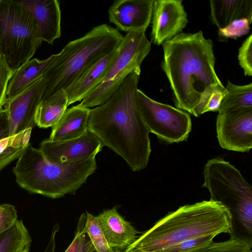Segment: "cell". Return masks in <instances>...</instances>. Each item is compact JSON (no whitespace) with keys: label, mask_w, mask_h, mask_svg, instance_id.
I'll return each mask as SVG.
<instances>
[{"label":"cell","mask_w":252,"mask_h":252,"mask_svg":"<svg viewBox=\"0 0 252 252\" xmlns=\"http://www.w3.org/2000/svg\"><path fill=\"white\" fill-rule=\"evenodd\" d=\"M151 50V42L145 32H131L123 36L117 56L104 77L77 105L90 108L103 104L131 72L141 69Z\"/></svg>","instance_id":"obj_8"},{"label":"cell","mask_w":252,"mask_h":252,"mask_svg":"<svg viewBox=\"0 0 252 252\" xmlns=\"http://www.w3.org/2000/svg\"><path fill=\"white\" fill-rule=\"evenodd\" d=\"M103 145L93 133L88 131L77 138L42 141L39 149L50 161L57 163L76 162L94 158L101 151Z\"/></svg>","instance_id":"obj_12"},{"label":"cell","mask_w":252,"mask_h":252,"mask_svg":"<svg viewBox=\"0 0 252 252\" xmlns=\"http://www.w3.org/2000/svg\"><path fill=\"white\" fill-rule=\"evenodd\" d=\"M216 237L214 235L191 238L171 245L158 252H195L208 246Z\"/></svg>","instance_id":"obj_27"},{"label":"cell","mask_w":252,"mask_h":252,"mask_svg":"<svg viewBox=\"0 0 252 252\" xmlns=\"http://www.w3.org/2000/svg\"><path fill=\"white\" fill-rule=\"evenodd\" d=\"M35 21L17 0H0V54L14 73L42 42Z\"/></svg>","instance_id":"obj_6"},{"label":"cell","mask_w":252,"mask_h":252,"mask_svg":"<svg viewBox=\"0 0 252 252\" xmlns=\"http://www.w3.org/2000/svg\"><path fill=\"white\" fill-rule=\"evenodd\" d=\"M78 252H97L85 232L81 234L80 245Z\"/></svg>","instance_id":"obj_34"},{"label":"cell","mask_w":252,"mask_h":252,"mask_svg":"<svg viewBox=\"0 0 252 252\" xmlns=\"http://www.w3.org/2000/svg\"><path fill=\"white\" fill-rule=\"evenodd\" d=\"M252 22L244 18L235 20L218 32L219 36L224 39H236L248 34L250 30Z\"/></svg>","instance_id":"obj_28"},{"label":"cell","mask_w":252,"mask_h":252,"mask_svg":"<svg viewBox=\"0 0 252 252\" xmlns=\"http://www.w3.org/2000/svg\"><path fill=\"white\" fill-rule=\"evenodd\" d=\"M13 73L4 58L0 54V105L2 106L6 103L7 87Z\"/></svg>","instance_id":"obj_32"},{"label":"cell","mask_w":252,"mask_h":252,"mask_svg":"<svg viewBox=\"0 0 252 252\" xmlns=\"http://www.w3.org/2000/svg\"><path fill=\"white\" fill-rule=\"evenodd\" d=\"M17 220V210L14 205H0V234L10 229Z\"/></svg>","instance_id":"obj_30"},{"label":"cell","mask_w":252,"mask_h":252,"mask_svg":"<svg viewBox=\"0 0 252 252\" xmlns=\"http://www.w3.org/2000/svg\"><path fill=\"white\" fill-rule=\"evenodd\" d=\"M32 240L22 220L0 234V252H29Z\"/></svg>","instance_id":"obj_23"},{"label":"cell","mask_w":252,"mask_h":252,"mask_svg":"<svg viewBox=\"0 0 252 252\" xmlns=\"http://www.w3.org/2000/svg\"><path fill=\"white\" fill-rule=\"evenodd\" d=\"M216 131L222 148L249 152L252 148V108L218 113Z\"/></svg>","instance_id":"obj_10"},{"label":"cell","mask_w":252,"mask_h":252,"mask_svg":"<svg viewBox=\"0 0 252 252\" xmlns=\"http://www.w3.org/2000/svg\"><path fill=\"white\" fill-rule=\"evenodd\" d=\"M32 129L0 140V171L23 153L29 144Z\"/></svg>","instance_id":"obj_24"},{"label":"cell","mask_w":252,"mask_h":252,"mask_svg":"<svg viewBox=\"0 0 252 252\" xmlns=\"http://www.w3.org/2000/svg\"><path fill=\"white\" fill-rule=\"evenodd\" d=\"M226 93V90L223 85L214 89L206 99L203 113L208 112H218L220 104Z\"/></svg>","instance_id":"obj_31"},{"label":"cell","mask_w":252,"mask_h":252,"mask_svg":"<svg viewBox=\"0 0 252 252\" xmlns=\"http://www.w3.org/2000/svg\"><path fill=\"white\" fill-rule=\"evenodd\" d=\"M154 0H116L108 13L118 31L145 32L152 17Z\"/></svg>","instance_id":"obj_14"},{"label":"cell","mask_w":252,"mask_h":252,"mask_svg":"<svg viewBox=\"0 0 252 252\" xmlns=\"http://www.w3.org/2000/svg\"><path fill=\"white\" fill-rule=\"evenodd\" d=\"M9 135V121L6 112L0 114V140Z\"/></svg>","instance_id":"obj_35"},{"label":"cell","mask_w":252,"mask_h":252,"mask_svg":"<svg viewBox=\"0 0 252 252\" xmlns=\"http://www.w3.org/2000/svg\"><path fill=\"white\" fill-rule=\"evenodd\" d=\"M32 15L42 41L52 44L61 35V11L57 0H17Z\"/></svg>","instance_id":"obj_15"},{"label":"cell","mask_w":252,"mask_h":252,"mask_svg":"<svg viewBox=\"0 0 252 252\" xmlns=\"http://www.w3.org/2000/svg\"><path fill=\"white\" fill-rule=\"evenodd\" d=\"M46 85V80L42 76L24 92L6 101L4 108L9 121V136L35 126V114Z\"/></svg>","instance_id":"obj_11"},{"label":"cell","mask_w":252,"mask_h":252,"mask_svg":"<svg viewBox=\"0 0 252 252\" xmlns=\"http://www.w3.org/2000/svg\"><path fill=\"white\" fill-rule=\"evenodd\" d=\"M137 107L149 130L168 144L186 140L192 128L189 114L170 105L158 102L138 89Z\"/></svg>","instance_id":"obj_9"},{"label":"cell","mask_w":252,"mask_h":252,"mask_svg":"<svg viewBox=\"0 0 252 252\" xmlns=\"http://www.w3.org/2000/svg\"><path fill=\"white\" fill-rule=\"evenodd\" d=\"M123 37L116 28L103 24L68 42L43 75L46 85L42 100L65 90L91 66L118 48Z\"/></svg>","instance_id":"obj_5"},{"label":"cell","mask_w":252,"mask_h":252,"mask_svg":"<svg viewBox=\"0 0 252 252\" xmlns=\"http://www.w3.org/2000/svg\"><path fill=\"white\" fill-rule=\"evenodd\" d=\"M6 112V111L3 106L0 105V114H2Z\"/></svg>","instance_id":"obj_38"},{"label":"cell","mask_w":252,"mask_h":252,"mask_svg":"<svg viewBox=\"0 0 252 252\" xmlns=\"http://www.w3.org/2000/svg\"><path fill=\"white\" fill-rule=\"evenodd\" d=\"M85 231L97 252H112L96 216L86 212Z\"/></svg>","instance_id":"obj_25"},{"label":"cell","mask_w":252,"mask_h":252,"mask_svg":"<svg viewBox=\"0 0 252 252\" xmlns=\"http://www.w3.org/2000/svg\"><path fill=\"white\" fill-rule=\"evenodd\" d=\"M210 6L211 20L219 29L239 19L252 22V0H211Z\"/></svg>","instance_id":"obj_20"},{"label":"cell","mask_w":252,"mask_h":252,"mask_svg":"<svg viewBox=\"0 0 252 252\" xmlns=\"http://www.w3.org/2000/svg\"><path fill=\"white\" fill-rule=\"evenodd\" d=\"M118 206L96 216L109 246L120 251L126 249L136 239L137 231L118 212Z\"/></svg>","instance_id":"obj_16"},{"label":"cell","mask_w":252,"mask_h":252,"mask_svg":"<svg viewBox=\"0 0 252 252\" xmlns=\"http://www.w3.org/2000/svg\"><path fill=\"white\" fill-rule=\"evenodd\" d=\"M141 69L131 72L103 104L91 109L88 130L121 157L133 171L146 168L151 153L149 131L137 109Z\"/></svg>","instance_id":"obj_2"},{"label":"cell","mask_w":252,"mask_h":252,"mask_svg":"<svg viewBox=\"0 0 252 252\" xmlns=\"http://www.w3.org/2000/svg\"><path fill=\"white\" fill-rule=\"evenodd\" d=\"M124 252H144L141 251H140L136 248H135L128 247L125 250Z\"/></svg>","instance_id":"obj_37"},{"label":"cell","mask_w":252,"mask_h":252,"mask_svg":"<svg viewBox=\"0 0 252 252\" xmlns=\"http://www.w3.org/2000/svg\"><path fill=\"white\" fill-rule=\"evenodd\" d=\"M238 59L245 76L252 75V34L248 36L239 49Z\"/></svg>","instance_id":"obj_29"},{"label":"cell","mask_w":252,"mask_h":252,"mask_svg":"<svg viewBox=\"0 0 252 252\" xmlns=\"http://www.w3.org/2000/svg\"><path fill=\"white\" fill-rule=\"evenodd\" d=\"M151 41L160 45L181 33L189 20L181 0H154Z\"/></svg>","instance_id":"obj_13"},{"label":"cell","mask_w":252,"mask_h":252,"mask_svg":"<svg viewBox=\"0 0 252 252\" xmlns=\"http://www.w3.org/2000/svg\"><path fill=\"white\" fill-rule=\"evenodd\" d=\"M162 46L161 67L169 81L176 107L199 117L210 93L223 86L215 69L212 41L200 31L181 32Z\"/></svg>","instance_id":"obj_1"},{"label":"cell","mask_w":252,"mask_h":252,"mask_svg":"<svg viewBox=\"0 0 252 252\" xmlns=\"http://www.w3.org/2000/svg\"><path fill=\"white\" fill-rule=\"evenodd\" d=\"M57 233L55 231H52L49 242L43 252H54L56 247V236Z\"/></svg>","instance_id":"obj_36"},{"label":"cell","mask_w":252,"mask_h":252,"mask_svg":"<svg viewBox=\"0 0 252 252\" xmlns=\"http://www.w3.org/2000/svg\"><path fill=\"white\" fill-rule=\"evenodd\" d=\"M251 240L235 236L224 242H212L208 246L195 252H252Z\"/></svg>","instance_id":"obj_26"},{"label":"cell","mask_w":252,"mask_h":252,"mask_svg":"<svg viewBox=\"0 0 252 252\" xmlns=\"http://www.w3.org/2000/svg\"><path fill=\"white\" fill-rule=\"evenodd\" d=\"M233 232L230 210L220 202L203 200L169 213L129 247L144 252H158L191 238Z\"/></svg>","instance_id":"obj_3"},{"label":"cell","mask_w":252,"mask_h":252,"mask_svg":"<svg viewBox=\"0 0 252 252\" xmlns=\"http://www.w3.org/2000/svg\"><path fill=\"white\" fill-rule=\"evenodd\" d=\"M87 219L86 213H83L80 216L77 229L75 232V235L72 242L67 248L64 252H78L79 249L81 241V234L85 232V226Z\"/></svg>","instance_id":"obj_33"},{"label":"cell","mask_w":252,"mask_h":252,"mask_svg":"<svg viewBox=\"0 0 252 252\" xmlns=\"http://www.w3.org/2000/svg\"><path fill=\"white\" fill-rule=\"evenodd\" d=\"M55 57L56 54H53L43 60L33 59L16 70L8 83L6 94V100L22 93L42 77Z\"/></svg>","instance_id":"obj_19"},{"label":"cell","mask_w":252,"mask_h":252,"mask_svg":"<svg viewBox=\"0 0 252 252\" xmlns=\"http://www.w3.org/2000/svg\"><path fill=\"white\" fill-rule=\"evenodd\" d=\"M112 252H123L117 249H113Z\"/></svg>","instance_id":"obj_39"},{"label":"cell","mask_w":252,"mask_h":252,"mask_svg":"<svg viewBox=\"0 0 252 252\" xmlns=\"http://www.w3.org/2000/svg\"><path fill=\"white\" fill-rule=\"evenodd\" d=\"M96 168L95 157L79 162L57 163L29 143L18 158L13 172L22 189L55 199L75 194Z\"/></svg>","instance_id":"obj_4"},{"label":"cell","mask_w":252,"mask_h":252,"mask_svg":"<svg viewBox=\"0 0 252 252\" xmlns=\"http://www.w3.org/2000/svg\"><path fill=\"white\" fill-rule=\"evenodd\" d=\"M67 106L68 98L64 90H61L42 100L35 114V125L44 128L53 126Z\"/></svg>","instance_id":"obj_21"},{"label":"cell","mask_w":252,"mask_h":252,"mask_svg":"<svg viewBox=\"0 0 252 252\" xmlns=\"http://www.w3.org/2000/svg\"><path fill=\"white\" fill-rule=\"evenodd\" d=\"M227 91L218 113L252 108V83L238 85L227 80L225 87Z\"/></svg>","instance_id":"obj_22"},{"label":"cell","mask_w":252,"mask_h":252,"mask_svg":"<svg viewBox=\"0 0 252 252\" xmlns=\"http://www.w3.org/2000/svg\"><path fill=\"white\" fill-rule=\"evenodd\" d=\"M202 187L207 189L211 200L219 201L229 209L234 206L240 222L252 231V187L240 171L220 157L209 160L203 171Z\"/></svg>","instance_id":"obj_7"},{"label":"cell","mask_w":252,"mask_h":252,"mask_svg":"<svg viewBox=\"0 0 252 252\" xmlns=\"http://www.w3.org/2000/svg\"><path fill=\"white\" fill-rule=\"evenodd\" d=\"M91 109L77 105L67 108L56 124L52 127L48 138L51 141H63L81 137L88 131Z\"/></svg>","instance_id":"obj_18"},{"label":"cell","mask_w":252,"mask_h":252,"mask_svg":"<svg viewBox=\"0 0 252 252\" xmlns=\"http://www.w3.org/2000/svg\"><path fill=\"white\" fill-rule=\"evenodd\" d=\"M118 52V48L100 59L64 90L68 98V106L76 102L81 101L100 83L117 56Z\"/></svg>","instance_id":"obj_17"}]
</instances>
